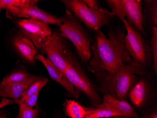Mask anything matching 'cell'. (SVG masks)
Instances as JSON below:
<instances>
[{
    "instance_id": "cell-1",
    "label": "cell",
    "mask_w": 157,
    "mask_h": 118,
    "mask_svg": "<svg viewBox=\"0 0 157 118\" xmlns=\"http://www.w3.org/2000/svg\"><path fill=\"white\" fill-rule=\"evenodd\" d=\"M126 34L123 28L116 26L110 27L108 38L101 31L96 33L91 45L92 55L90 66L99 82L125 65H132L131 57L125 47Z\"/></svg>"
},
{
    "instance_id": "cell-2",
    "label": "cell",
    "mask_w": 157,
    "mask_h": 118,
    "mask_svg": "<svg viewBox=\"0 0 157 118\" xmlns=\"http://www.w3.org/2000/svg\"><path fill=\"white\" fill-rule=\"evenodd\" d=\"M67 12L71 13L90 30L98 33L101 27L109 26L113 20V14L103 7L90 8L82 0H62Z\"/></svg>"
},
{
    "instance_id": "cell-3",
    "label": "cell",
    "mask_w": 157,
    "mask_h": 118,
    "mask_svg": "<svg viewBox=\"0 0 157 118\" xmlns=\"http://www.w3.org/2000/svg\"><path fill=\"white\" fill-rule=\"evenodd\" d=\"M126 29L125 44L131 57L132 66L136 75L146 72L152 63V57L149 43L143 36L128 24L126 19H121Z\"/></svg>"
},
{
    "instance_id": "cell-4",
    "label": "cell",
    "mask_w": 157,
    "mask_h": 118,
    "mask_svg": "<svg viewBox=\"0 0 157 118\" xmlns=\"http://www.w3.org/2000/svg\"><path fill=\"white\" fill-rule=\"evenodd\" d=\"M60 18L63 23L59 31L61 35L73 43L79 58L83 63H88L92 55L90 48L92 40L82 26L81 21L71 13L67 11Z\"/></svg>"
},
{
    "instance_id": "cell-5",
    "label": "cell",
    "mask_w": 157,
    "mask_h": 118,
    "mask_svg": "<svg viewBox=\"0 0 157 118\" xmlns=\"http://www.w3.org/2000/svg\"><path fill=\"white\" fill-rule=\"evenodd\" d=\"M137 80L134 68L128 64L113 74L104 77L99 82L104 95H110L118 100H125Z\"/></svg>"
},
{
    "instance_id": "cell-6",
    "label": "cell",
    "mask_w": 157,
    "mask_h": 118,
    "mask_svg": "<svg viewBox=\"0 0 157 118\" xmlns=\"http://www.w3.org/2000/svg\"><path fill=\"white\" fill-rule=\"evenodd\" d=\"M40 49L47 55V62L63 73L70 66L77 64L65 38L58 30L52 32Z\"/></svg>"
},
{
    "instance_id": "cell-7",
    "label": "cell",
    "mask_w": 157,
    "mask_h": 118,
    "mask_svg": "<svg viewBox=\"0 0 157 118\" xmlns=\"http://www.w3.org/2000/svg\"><path fill=\"white\" fill-rule=\"evenodd\" d=\"M105 2L114 16H116L120 20L126 19L131 27L144 38H147V34L143 25L141 0H107Z\"/></svg>"
},
{
    "instance_id": "cell-8",
    "label": "cell",
    "mask_w": 157,
    "mask_h": 118,
    "mask_svg": "<svg viewBox=\"0 0 157 118\" xmlns=\"http://www.w3.org/2000/svg\"><path fill=\"white\" fill-rule=\"evenodd\" d=\"M63 74L74 88L85 95L93 104L97 107L102 103V99L95 87L77 64L70 66Z\"/></svg>"
},
{
    "instance_id": "cell-9",
    "label": "cell",
    "mask_w": 157,
    "mask_h": 118,
    "mask_svg": "<svg viewBox=\"0 0 157 118\" xmlns=\"http://www.w3.org/2000/svg\"><path fill=\"white\" fill-rule=\"evenodd\" d=\"M17 25L21 34L30 40L35 47L40 49L44 43L52 34L49 24L33 19H19Z\"/></svg>"
},
{
    "instance_id": "cell-10",
    "label": "cell",
    "mask_w": 157,
    "mask_h": 118,
    "mask_svg": "<svg viewBox=\"0 0 157 118\" xmlns=\"http://www.w3.org/2000/svg\"><path fill=\"white\" fill-rule=\"evenodd\" d=\"M7 11L10 15L14 17L36 19L59 27H60L63 24L60 18L40 9L36 5L22 8L12 7L7 10Z\"/></svg>"
},
{
    "instance_id": "cell-11",
    "label": "cell",
    "mask_w": 157,
    "mask_h": 118,
    "mask_svg": "<svg viewBox=\"0 0 157 118\" xmlns=\"http://www.w3.org/2000/svg\"><path fill=\"white\" fill-rule=\"evenodd\" d=\"M151 95V87L148 80L143 78L136 84L128 96L131 103L137 108L147 103Z\"/></svg>"
},
{
    "instance_id": "cell-12",
    "label": "cell",
    "mask_w": 157,
    "mask_h": 118,
    "mask_svg": "<svg viewBox=\"0 0 157 118\" xmlns=\"http://www.w3.org/2000/svg\"><path fill=\"white\" fill-rule=\"evenodd\" d=\"M35 60L40 61L46 68L49 76L52 79L61 85L70 94L76 98L79 96V94L75 89L74 87L71 84L63 73L56 69L52 65L47 61L46 59L42 55H37Z\"/></svg>"
},
{
    "instance_id": "cell-13",
    "label": "cell",
    "mask_w": 157,
    "mask_h": 118,
    "mask_svg": "<svg viewBox=\"0 0 157 118\" xmlns=\"http://www.w3.org/2000/svg\"><path fill=\"white\" fill-rule=\"evenodd\" d=\"M143 25L144 31L151 32L152 27H157V1H142Z\"/></svg>"
},
{
    "instance_id": "cell-14",
    "label": "cell",
    "mask_w": 157,
    "mask_h": 118,
    "mask_svg": "<svg viewBox=\"0 0 157 118\" xmlns=\"http://www.w3.org/2000/svg\"><path fill=\"white\" fill-rule=\"evenodd\" d=\"M13 43L17 50L26 61L31 63H35V57L37 51L30 40L20 34L15 37Z\"/></svg>"
},
{
    "instance_id": "cell-15",
    "label": "cell",
    "mask_w": 157,
    "mask_h": 118,
    "mask_svg": "<svg viewBox=\"0 0 157 118\" xmlns=\"http://www.w3.org/2000/svg\"><path fill=\"white\" fill-rule=\"evenodd\" d=\"M102 102L111 106L114 110L121 113L124 118H138V113L129 103L125 100H120L110 95H104Z\"/></svg>"
},
{
    "instance_id": "cell-16",
    "label": "cell",
    "mask_w": 157,
    "mask_h": 118,
    "mask_svg": "<svg viewBox=\"0 0 157 118\" xmlns=\"http://www.w3.org/2000/svg\"><path fill=\"white\" fill-rule=\"evenodd\" d=\"M38 79L37 76H33L28 73L23 71L16 72L5 77L0 85L17 84L29 86Z\"/></svg>"
},
{
    "instance_id": "cell-17",
    "label": "cell",
    "mask_w": 157,
    "mask_h": 118,
    "mask_svg": "<svg viewBox=\"0 0 157 118\" xmlns=\"http://www.w3.org/2000/svg\"><path fill=\"white\" fill-rule=\"evenodd\" d=\"M93 110L83 107L75 100H67L65 104V112L70 118H85Z\"/></svg>"
},
{
    "instance_id": "cell-18",
    "label": "cell",
    "mask_w": 157,
    "mask_h": 118,
    "mask_svg": "<svg viewBox=\"0 0 157 118\" xmlns=\"http://www.w3.org/2000/svg\"><path fill=\"white\" fill-rule=\"evenodd\" d=\"M28 87L27 85L17 84L0 85V97L18 99Z\"/></svg>"
},
{
    "instance_id": "cell-19",
    "label": "cell",
    "mask_w": 157,
    "mask_h": 118,
    "mask_svg": "<svg viewBox=\"0 0 157 118\" xmlns=\"http://www.w3.org/2000/svg\"><path fill=\"white\" fill-rule=\"evenodd\" d=\"M48 81V79L46 78H39L37 80L28 86L27 89L21 95L20 99H15V103L17 104L18 105L22 104L28 97L39 92L42 88L46 85Z\"/></svg>"
},
{
    "instance_id": "cell-20",
    "label": "cell",
    "mask_w": 157,
    "mask_h": 118,
    "mask_svg": "<svg viewBox=\"0 0 157 118\" xmlns=\"http://www.w3.org/2000/svg\"><path fill=\"white\" fill-rule=\"evenodd\" d=\"M38 1L35 0H0V6L6 10L15 8H22L36 5Z\"/></svg>"
},
{
    "instance_id": "cell-21",
    "label": "cell",
    "mask_w": 157,
    "mask_h": 118,
    "mask_svg": "<svg viewBox=\"0 0 157 118\" xmlns=\"http://www.w3.org/2000/svg\"><path fill=\"white\" fill-rule=\"evenodd\" d=\"M149 44L152 57V67L156 77L157 75V27H152L150 32Z\"/></svg>"
},
{
    "instance_id": "cell-22",
    "label": "cell",
    "mask_w": 157,
    "mask_h": 118,
    "mask_svg": "<svg viewBox=\"0 0 157 118\" xmlns=\"http://www.w3.org/2000/svg\"><path fill=\"white\" fill-rule=\"evenodd\" d=\"M38 110L37 108L26 109L19 106L18 118H37Z\"/></svg>"
},
{
    "instance_id": "cell-23",
    "label": "cell",
    "mask_w": 157,
    "mask_h": 118,
    "mask_svg": "<svg viewBox=\"0 0 157 118\" xmlns=\"http://www.w3.org/2000/svg\"><path fill=\"white\" fill-rule=\"evenodd\" d=\"M39 93V92L36 93L34 95H32L28 97L23 104H20L19 106L26 109H33V107L36 105Z\"/></svg>"
},
{
    "instance_id": "cell-24",
    "label": "cell",
    "mask_w": 157,
    "mask_h": 118,
    "mask_svg": "<svg viewBox=\"0 0 157 118\" xmlns=\"http://www.w3.org/2000/svg\"><path fill=\"white\" fill-rule=\"evenodd\" d=\"M87 6L91 9H95L98 7H101L99 2L97 0H83Z\"/></svg>"
},
{
    "instance_id": "cell-25",
    "label": "cell",
    "mask_w": 157,
    "mask_h": 118,
    "mask_svg": "<svg viewBox=\"0 0 157 118\" xmlns=\"http://www.w3.org/2000/svg\"><path fill=\"white\" fill-rule=\"evenodd\" d=\"M139 118H157V110L153 111L151 113H149L143 115Z\"/></svg>"
},
{
    "instance_id": "cell-26",
    "label": "cell",
    "mask_w": 157,
    "mask_h": 118,
    "mask_svg": "<svg viewBox=\"0 0 157 118\" xmlns=\"http://www.w3.org/2000/svg\"><path fill=\"white\" fill-rule=\"evenodd\" d=\"M0 118H4V117L3 116H0Z\"/></svg>"
},
{
    "instance_id": "cell-27",
    "label": "cell",
    "mask_w": 157,
    "mask_h": 118,
    "mask_svg": "<svg viewBox=\"0 0 157 118\" xmlns=\"http://www.w3.org/2000/svg\"><path fill=\"white\" fill-rule=\"evenodd\" d=\"M1 7L0 6V12H1Z\"/></svg>"
}]
</instances>
